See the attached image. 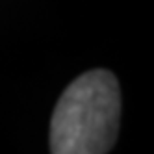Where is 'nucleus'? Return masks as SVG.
<instances>
[{
    "mask_svg": "<svg viewBox=\"0 0 154 154\" xmlns=\"http://www.w3.org/2000/svg\"><path fill=\"white\" fill-rule=\"evenodd\" d=\"M119 85L112 72L97 69L76 78L54 109V154H102L112 149L119 125Z\"/></svg>",
    "mask_w": 154,
    "mask_h": 154,
    "instance_id": "1",
    "label": "nucleus"
}]
</instances>
